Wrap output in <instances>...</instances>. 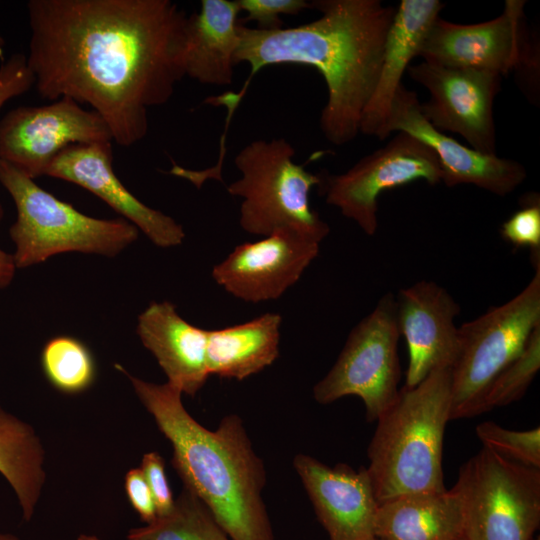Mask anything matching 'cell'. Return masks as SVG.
<instances>
[{"label":"cell","mask_w":540,"mask_h":540,"mask_svg":"<svg viewBox=\"0 0 540 540\" xmlns=\"http://www.w3.org/2000/svg\"><path fill=\"white\" fill-rule=\"evenodd\" d=\"M137 333L154 355L168 383L194 396L209 378L208 330L197 327L169 301L152 302L138 317Z\"/></svg>","instance_id":"cell-20"},{"label":"cell","mask_w":540,"mask_h":540,"mask_svg":"<svg viewBox=\"0 0 540 540\" xmlns=\"http://www.w3.org/2000/svg\"><path fill=\"white\" fill-rule=\"evenodd\" d=\"M240 11L247 16L244 22L254 21L257 29L276 30L283 28L280 15H297L305 9L311 8L310 1L305 0H236Z\"/></svg>","instance_id":"cell-30"},{"label":"cell","mask_w":540,"mask_h":540,"mask_svg":"<svg viewBox=\"0 0 540 540\" xmlns=\"http://www.w3.org/2000/svg\"><path fill=\"white\" fill-rule=\"evenodd\" d=\"M533 262L535 274L521 292L458 327V350L451 367V420L480 415L489 385L540 324V259Z\"/></svg>","instance_id":"cell-7"},{"label":"cell","mask_w":540,"mask_h":540,"mask_svg":"<svg viewBox=\"0 0 540 540\" xmlns=\"http://www.w3.org/2000/svg\"><path fill=\"white\" fill-rule=\"evenodd\" d=\"M47 380L66 394L81 393L92 386L97 369L90 349L81 340L59 335L48 340L41 352Z\"/></svg>","instance_id":"cell-26"},{"label":"cell","mask_w":540,"mask_h":540,"mask_svg":"<svg viewBox=\"0 0 540 540\" xmlns=\"http://www.w3.org/2000/svg\"><path fill=\"white\" fill-rule=\"evenodd\" d=\"M444 4L439 0H402L388 30L374 91L363 111L359 133L380 139L393 98L413 58Z\"/></svg>","instance_id":"cell-19"},{"label":"cell","mask_w":540,"mask_h":540,"mask_svg":"<svg viewBox=\"0 0 540 540\" xmlns=\"http://www.w3.org/2000/svg\"><path fill=\"white\" fill-rule=\"evenodd\" d=\"M377 540L465 539L462 503L452 488L397 496L378 504L374 520Z\"/></svg>","instance_id":"cell-22"},{"label":"cell","mask_w":540,"mask_h":540,"mask_svg":"<svg viewBox=\"0 0 540 540\" xmlns=\"http://www.w3.org/2000/svg\"><path fill=\"white\" fill-rule=\"evenodd\" d=\"M463 508L466 540H534L540 525V469L482 447L452 487Z\"/></svg>","instance_id":"cell-8"},{"label":"cell","mask_w":540,"mask_h":540,"mask_svg":"<svg viewBox=\"0 0 540 540\" xmlns=\"http://www.w3.org/2000/svg\"><path fill=\"white\" fill-rule=\"evenodd\" d=\"M294 155L284 138L250 142L235 156L241 177L227 191L243 199L239 223L247 233L264 237L289 228L320 243L330 228L311 208L309 194L320 185L321 174L293 162Z\"/></svg>","instance_id":"cell-6"},{"label":"cell","mask_w":540,"mask_h":540,"mask_svg":"<svg viewBox=\"0 0 540 540\" xmlns=\"http://www.w3.org/2000/svg\"><path fill=\"white\" fill-rule=\"evenodd\" d=\"M524 6L523 0H506L498 17L477 24L452 23L439 16L421 45L419 57L445 66L487 70L501 76L516 71L528 83V91H535L539 79V51L529 33Z\"/></svg>","instance_id":"cell-10"},{"label":"cell","mask_w":540,"mask_h":540,"mask_svg":"<svg viewBox=\"0 0 540 540\" xmlns=\"http://www.w3.org/2000/svg\"><path fill=\"white\" fill-rule=\"evenodd\" d=\"M320 243L289 228L246 242L212 269L215 282L245 302L279 298L319 254Z\"/></svg>","instance_id":"cell-14"},{"label":"cell","mask_w":540,"mask_h":540,"mask_svg":"<svg viewBox=\"0 0 540 540\" xmlns=\"http://www.w3.org/2000/svg\"><path fill=\"white\" fill-rule=\"evenodd\" d=\"M462 540H466V539H462Z\"/></svg>","instance_id":"cell-40"},{"label":"cell","mask_w":540,"mask_h":540,"mask_svg":"<svg viewBox=\"0 0 540 540\" xmlns=\"http://www.w3.org/2000/svg\"><path fill=\"white\" fill-rule=\"evenodd\" d=\"M140 469L151 490L157 517L169 514L174 507L175 499L168 483L163 458L157 452L146 453L142 458Z\"/></svg>","instance_id":"cell-31"},{"label":"cell","mask_w":540,"mask_h":540,"mask_svg":"<svg viewBox=\"0 0 540 540\" xmlns=\"http://www.w3.org/2000/svg\"><path fill=\"white\" fill-rule=\"evenodd\" d=\"M97 142H112L107 124L67 97L48 105L18 106L0 119V160L32 179L45 175L68 146Z\"/></svg>","instance_id":"cell-12"},{"label":"cell","mask_w":540,"mask_h":540,"mask_svg":"<svg viewBox=\"0 0 540 540\" xmlns=\"http://www.w3.org/2000/svg\"><path fill=\"white\" fill-rule=\"evenodd\" d=\"M451 367L433 370L414 387H402L377 419L367 448L378 503L404 494L445 491L442 453L451 420Z\"/></svg>","instance_id":"cell-4"},{"label":"cell","mask_w":540,"mask_h":540,"mask_svg":"<svg viewBox=\"0 0 540 540\" xmlns=\"http://www.w3.org/2000/svg\"><path fill=\"white\" fill-rule=\"evenodd\" d=\"M484 448L515 463L540 469V428L516 431L492 421H484L475 429Z\"/></svg>","instance_id":"cell-28"},{"label":"cell","mask_w":540,"mask_h":540,"mask_svg":"<svg viewBox=\"0 0 540 540\" xmlns=\"http://www.w3.org/2000/svg\"><path fill=\"white\" fill-rule=\"evenodd\" d=\"M115 367L129 378L135 393L173 448L172 466L184 489L196 496L232 540H274L262 497L266 472L241 418L225 416L215 430L185 409L182 392Z\"/></svg>","instance_id":"cell-3"},{"label":"cell","mask_w":540,"mask_h":540,"mask_svg":"<svg viewBox=\"0 0 540 540\" xmlns=\"http://www.w3.org/2000/svg\"><path fill=\"white\" fill-rule=\"evenodd\" d=\"M45 451L35 430L0 406V473L30 521L46 480Z\"/></svg>","instance_id":"cell-24"},{"label":"cell","mask_w":540,"mask_h":540,"mask_svg":"<svg viewBox=\"0 0 540 540\" xmlns=\"http://www.w3.org/2000/svg\"><path fill=\"white\" fill-rule=\"evenodd\" d=\"M321 16L289 28L261 30L238 24L235 65L246 62L250 79L274 64H302L317 69L327 86L320 128L334 145L353 141L374 91L386 36L396 8L380 0H314Z\"/></svg>","instance_id":"cell-2"},{"label":"cell","mask_w":540,"mask_h":540,"mask_svg":"<svg viewBox=\"0 0 540 540\" xmlns=\"http://www.w3.org/2000/svg\"><path fill=\"white\" fill-rule=\"evenodd\" d=\"M501 236L515 247L529 248L532 254L540 253V202L530 198L521 209L514 212L501 226Z\"/></svg>","instance_id":"cell-29"},{"label":"cell","mask_w":540,"mask_h":540,"mask_svg":"<svg viewBox=\"0 0 540 540\" xmlns=\"http://www.w3.org/2000/svg\"><path fill=\"white\" fill-rule=\"evenodd\" d=\"M235 1L202 0L187 18L183 65L185 76L204 85L233 83L234 56L240 43Z\"/></svg>","instance_id":"cell-21"},{"label":"cell","mask_w":540,"mask_h":540,"mask_svg":"<svg viewBox=\"0 0 540 540\" xmlns=\"http://www.w3.org/2000/svg\"><path fill=\"white\" fill-rule=\"evenodd\" d=\"M407 73L429 93L420 110L432 126L459 134L482 154L496 155L493 104L501 75L428 61L410 65Z\"/></svg>","instance_id":"cell-13"},{"label":"cell","mask_w":540,"mask_h":540,"mask_svg":"<svg viewBox=\"0 0 540 540\" xmlns=\"http://www.w3.org/2000/svg\"><path fill=\"white\" fill-rule=\"evenodd\" d=\"M540 369V324L520 354L492 381L480 405V414L520 400Z\"/></svg>","instance_id":"cell-27"},{"label":"cell","mask_w":540,"mask_h":540,"mask_svg":"<svg viewBox=\"0 0 540 540\" xmlns=\"http://www.w3.org/2000/svg\"><path fill=\"white\" fill-rule=\"evenodd\" d=\"M293 466L329 540H372L378 502L366 468L298 454Z\"/></svg>","instance_id":"cell-18"},{"label":"cell","mask_w":540,"mask_h":540,"mask_svg":"<svg viewBox=\"0 0 540 540\" xmlns=\"http://www.w3.org/2000/svg\"><path fill=\"white\" fill-rule=\"evenodd\" d=\"M125 489L128 500L141 520L146 524L157 518L156 507L151 490L140 468H133L125 476Z\"/></svg>","instance_id":"cell-33"},{"label":"cell","mask_w":540,"mask_h":540,"mask_svg":"<svg viewBox=\"0 0 540 540\" xmlns=\"http://www.w3.org/2000/svg\"><path fill=\"white\" fill-rule=\"evenodd\" d=\"M396 320L408 349L404 387L419 384L433 370L452 367L458 350L455 318L460 306L442 286L421 280L395 296Z\"/></svg>","instance_id":"cell-16"},{"label":"cell","mask_w":540,"mask_h":540,"mask_svg":"<svg viewBox=\"0 0 540 540\" xmlns=\"http://www.w3.org/2000/svg\"><path fill=\"white\" fill-rule=\"evenodd\" d=\"M395 295L386 293L350 332L336 362L315 384L314 399L330 404L354 395L373 422L397 399L401 377Z\"/></svg>","instance_id":"cell-9"},{"label":"cell","mask_w":540,"mask_h":540,"mask_svg":"<svg viewBox=\"0 0 540 540\" xmlns=\"http://www.w3.org/2000/svg\"><path fill=\"white\" fill-rule=\"evenodd\" d=\"M26 60L38 94L92 107L112 140L148 133V109L185 76L187 14L170 0H29Z\"/></svg>","instance_id":"cell-1"},{"label":"cell","mask_w":540,"mask_h":540,"mask_svg":"<svg viewBox=\"0 0 540 540\" xmlns=\"http://www.w3.org/2000/svg\"><path fill=\"white\" fill-rule=\"evenodd\" d=\"M534 540H540L539 536H538L536 539H534Z\"/></svg>","instance_id":"cell-38"},{"label":"cell","mask_w":540,"mask_h":540,"mask_svg":"<svg viewBox=\"0 0 540 540\" xmlns=\"http://www.w3.org/2000/svg\"><path fill=\"white\" fill-rule=\"evenodd\" d=\"M112 163L111 142L74 144L56 156L45 175L88 190L141 230L156 246L180 245L185 238L183 227L172 217L137 199L116 176Z\"/></svg>","instance_id":"cell-17"},{"label":"cell","mask_w":540,"mask_h":540,"mask_svg":"<svg viewBox=\"0 0 540 540\" xmlns=\"http://www.w3.org/2000/svg\"><path fill=\"white\" fill-rule=\"evenodd\" d=\"M282 317L268 312L245 323L208 330L209 375L243 380L270 366L279 356Z\"/></svg>","instance_id":"cell-23"},{"label":"cell","mask_w":540,"mask_h":540,"mask_svg":"<svg viewBox=\"0 0 540 540\" xmlns=\"http://www.w3.org/2000/svg\"><path fill=\"white\" fill-rule=\"evenodd\" d=\"M34 86V76L28 67L26 55L12 54L0 66V109L14 97L26 93Z\"/></svg>","instance_id":"cell-32"},{"label":"cell","mask_w":540,"mask_h":540,"mask_svg":"<svg viewBox=\"0 0 540 540\" xmlns=\"http://www.w3.org/2000/svg\"><path fill=\"white\" fill-rule=\"evenodd\" d=\"M127 540H232L207 507L183 489L172 511L144 527L133 528Z\"/></svg>","instance_id":"cell-25"},{"label":"cell","mask_w":540,"mask_h":540,"mask_svg":"<svg viewBox=\"0 0 540 540\" xmlns=\"http://www.w3.org/2000/svg\"><path fill=\"white\" fill-rule=\"evenodd\" d=\"M405 132L429 146L438 158L447 187L471 184L498 196L513 192L526 178L522 164L466 147L432 126L420 110L414 91L398 88L380 140L392 132Z\"/></svg>","instance_id":"cell-15"},{"label":"cell","mask_w":540,"mask_h":540,"mask_svg":"<svg viewBox=\"0 0 540 540\" xmlns=\"http://www.w3.org/2000/svg\"><path fill=\"white\" fill-rule=\"evenodd\" d=\"M5 45H6L5 39L0 32V58L4 56Z\"/></svg>","instance_id":"cell-36"},{"label":"cell","mask_w":540,"mask_h":540,"mask_svg":"<svg viewBox=\"0 0 540 540\" xmlns=\"http://www.w3.org/2000/svg\"><path fill=\"white\" fill-rule=\"evenodd\" d=\"M0 540H20V539L13 534L0 532Z\"/></svg>","instance_id":"cell-35"},{"label":"cell","mask_w":540,"mask_h":540,"mask_svg":"<svg viewBox=\"0 0 540 540\" xmlns=\"http://www.w3.org/2000/svg\"><path fill=\"white\" fill-rule=\"evenodd\" d=\"M78 540H101V539H99L98 537L94 535L81 534L78 537Z\"/></svg>","instance_id":"cell-37"},{"label":"cell","mask_w":540,"mask_h":540,"mask_svg":"<svg viewBox=\"0 0 540 540\" xmlns=\"http://www.w3.org/2000/svg\"><path fill=\"white\" fill-rule=\"evenodd\" d=\"M372 540H377L376 538L372 539Z\"/></svg>","instance_id":"cell-39"},{"label":"cell","mask_w":540,"mask_h":540,"mask_svg":"<svg viewBox=\"0 0 540 540\" xmlns=\"http://www.w3.org/2000/svg\"><path fill=\"white\" fill-rule=\"evenodd\" d=\"M320 174L319 187L326 203L337 207L343 216L356 222L369 236L378 228V198L382 192L417 180L435 185L442 179L434 151L401 131L346 172Z\"/></svg>","instance_id":"cell-11"},{"label":"cell","mask_w":540,"mask_h":540,"mask_svg":"<svg viewBox=\"0 0 540 540\" xmlns=\"http://www.w3.org/2000/svg\"><path fill=\"white\" fill-rule=\"evenodd\" d=\"M0 184L13 199L17 218L10 227L16 268L66 252L115 256L138 238L123 218L88 216L40 187L34 179L0 160Z\"/></svg>","instance_id":"cell-5"},{"label":"cell","mask_w":540,"mask_h":540,"mask_svg":"<svg viewBox=\"0 0 540 540\" xmlns=\"http://www.w3.org/2000/svg\"><path fill=\"white\" fill-rule=\"evenodd\" d=\"M4 216V208L0 202V221ZM16 265L12 254L3 251L0 248V289L7 287L12 282Z\"/></svg>","instance_id":"cell-34"}]
</instances>
